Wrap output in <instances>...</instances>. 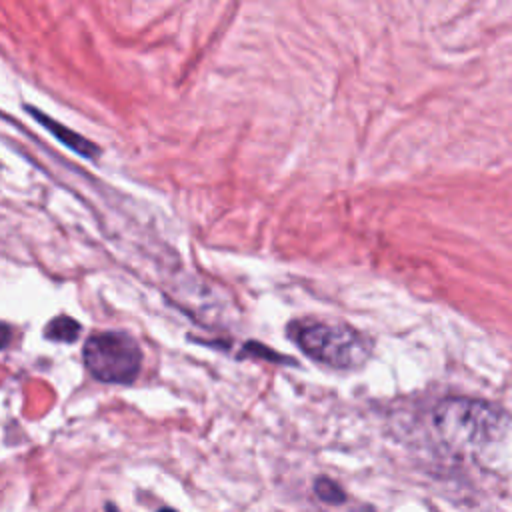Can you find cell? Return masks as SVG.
Segmentation results:
<instances>
[{"instance_id": "1", "label": "cell", "mask_w": 512, "mask_h": 512, "mask_svg": "<svg viewBox=\"0 0 512 512\" xmlns=\"http://www.w3.org/2000/svg\"><path fill=\"white\" fill-rule=\"evenodd\" d=\"M286 332L306 356L338 370L360 368L372 352V340L346 322L306 318L294 320Z\"/></svg>"}, {"instance_id": "2", "label": "cell", "mask_w": 512, "mask_h": 512, "mask_svg": "<svg viewBox=\"0 0 512 512\" xmlns=\"http://www.w3.org/2000/svg\"><path fill=\"white\" fill-rule=\"evenodd\" d=\"M432 420L440 438L456 450H480L504 432V414L482 400L446 398Z\"/></svg>"}, {"instance_id": "3", "label": "cell", "mask_w": 512, "mask_h": 512, "mask_svg": "<svg viewBox=\"0 0 512 512\" xmlns=\"http://www.w3.org/2000/svg\"><path fill=\"white\" fill-rule=\"evenodd\" d=\"M82 360L96 380L106 384H130L140 372L142 350L128 332L102 330L86 338Z\"/></svg>"}, {"instance_id": "4", "label": "cell", "mask_w": 512, "mask_h": 512, "mask_svg": "<svg viewBox=\"0 0 512 512\" xmlns=\"http://www.w3.org/2000/svg\"><path fill=\"white\" fill-rule=\"evenodd\" d=\"M30 110V114H34L58 140H62L68 148H72V150H76L78 154H82V156H86V158H94V156H98V148L92 144V142H88L86 138H82V136H78V134H74V132H70V130H66L64 126H60V124H56L54 120H50V118H46V116H42L36 108H28Z\"/></svg>"}, {"instance_id": "5", "label": "cell", "mask_w": 512, "mask_h": 512, "mask_svg": "<svg viewBox=\"0 0 512 512\" xmlns=\"http://www.w3.org/2000/svg\"><path fill=\"white\" fill-rule=\"evenodd\" d=\"M80 324L70 316H56L44 328V336L54 342H74L80 336Z\"/></svg>"}, {"instance_id": "6", "label": "cell", "mask_w": 512, "mask_h": 512, "mask_svg": "<svg viewBox=\"0 0 512 512\" xmlns=\"http://www.w3.org/2000/svg\"><path fill=\"white\" fill-rule=\"evenodd\" d=\"M314 494L324 502V504H342L346 502V492L338 482H334L328 476H320L314 480Z\"/></svg>"}, {"instance_id": "7", "label": "cell", "mask_w": 512, "mask_h": 512, "mask_svg": "<svg viewBox=\"0 0 512 512\" xmlns=\"http://www.w3.org/2000/svg\"><path fill=\"white\" fill-rule=\"evenodd\" d=\"M106 512H118V510H116L114 504H108V506H106Z\"/></svg>"}, {"instance_id": "8", "label": "cell", "mask_w": 512, "mask_h": 512, "mask_svg": "<svg viewBox=\"0 0 512 512\" xmlns=\"http://www.w3.org/2000/svg\"><path fill=\"white\" fill-rule=\"evenodd\" d=\"M158 512H176V510H172V508H166V506H164V508H160Z\"/></svg>"}, {"instance_id": "9", "label": "cell", "mask_w": 512, "mask_h": 512, "mask_svg": "<svg viewBox=\"0 0 512 512\" xmlns=\"http://www.w3.org/2000/svg\"><path fill=\"white\" fill-rule=\"evenodd\" d=\"M358 512H374V510H372V508H360Z\"/></svg>"}]
</instances>
